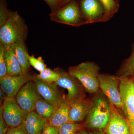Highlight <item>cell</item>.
Segmentation results:
<instances>
[{
  "mask_svg": "<svg viewBox=\"0 0 134 134\" xmlns=\"http://www.w3.org/2000/svg\"><path fill=\"white\" fill-rule=\"evenodd\" d=\"M91 99L92 105L86 117L85 127L92 132H104L111 116V103L101 91Z\"/></svg>",
  "mask_w": 134,
  "mask_h": 134,
  "instance_id": "cell-1",
  "label": "cell"
},
{
  "mask_svg": "<svg viewBox=\"0 0 134 134\" xmlns=\"http://www.w3.org/2000/svg\"><path fill=\"white\" fill-rule=\"evenodd\" d=\"M0 28V43L5 46L12 45L18 41H25L28 29L17 11H9L7 21Z\"/></svg>",
  "mask_w": 134,
  "mask_h": 134,
  "instance_id": "cell-2",
  "label": "cell"
},
{
  "mask_svg": "<svg viewBox=\"0 0 134 134\" xmlns=\"http://www.w3.org/2000/svg\"><path fill=\"white\" fill-rule=\"evenodd\" d=\"M99 70L96 63L86 62L70 67L68 72L79 80L86 92L93 94L98 92L100 89L98 77Z\"/></svg>",
  "mask_w": 134,
  "mask_h": 134,
  "instance_id": "cell-3",
  "label": "cell"
},
{
  "mask_svg": "<svg viewBox=\"0 0 134 134\" xmlns=\"http://www.w3.org/2000/svg\"><path fill=\"white\" fill-rule=\"evenodd\" d=\"M120 78L122 113L129 125L130 133L134 134V80L133 77Z\"/></svg>",
  "mask_w": 134,
  "mask_h": 134,
  "instance_id": "cell-4",
  "label": "cell"
},
{
  "mask_svg": "<svg viewBox=\"0 0 134 134\" xmlns=\"http://www.w3.org/2000/svg\"><path fill=\"white\" fill-rule=\"evenodd\" d=\"M51 20L73 26H79L88 24L82 15L81 10L75 0L65 5L50 15Z\"/></svg>",
  "mask_w": 134,
  "mask_h": 134,
  "instance_id": "cell-5",
  "label": "cell"
},
{
  "mask_svg": "<svg viewBox=\"0 0 134 134\" xmlns=\"http://www.w3.org/2000/svg\"><path fill=\"white\" fill-rule=\"evenodd\" d=\"M99 89L111 104L122 112V98L120 92V79L117 76L106 74L98 75Z\"/></svg>",
  "mask_w": 134,
  "mask_h": 134,
  "instance_id": "cell-6",
  "label": "cell"
},
{
  "mask_svg": "<svg viewBox=\"0 0 134 134\" xmlns=\"http://www.w3.org/2000/svg\"><path fill=\"white\" fill-rule=\"evenodd\" d=\"M0 111L9 127H15L21 125L28 114L20 107L15 97H7L0 108Z\"/></svg>",
  "mask_w": 134,
  "mask_h": 134,
  "instance_id": "cell-7",
  "label": "cell"
},
{
  "mask_svg": "<svg viewBox=\"0 0 134 134\" xmlns=\"http://www.w3.org/2000/svg\"><path fill=\"white\" fill-rule=\"evenodd\" d=\"M59 72L60 77L55 83L57 86L66 89L68 95L65 100L68 103L79 99L85 98V89L82 84L68 72L58 69L55 70Z\"/></svg>",
  "mask_w": 134,
  "mask_h": 134,
  "instance_id": "cell-8",
  "label": "cell"
},
{
  "mask_svg": "<svg viewBox=\"0 0 134 134\" xmlns=\"http://www.w3.org/2000/svg\"><path fill=\"white\" fill-rule=\"evenodd\" d=\"M41 98L32 81L23 86L15 98L20 107L28 113L35 110L36 103Z\"/></svg>",
  "mask_w": 134,
  "mask_h": 134,
  "instance_id": "cell-9",
  "label": "cell"
},
{
  "mask_svg": "<svg viewBox=\"0 0 134 134\" xmlns=\"http://www.w3.org/2000/svg\"><path fill=\"white\" fill-rule=\"evenodd\" d=\"M33 78L28 72L17 76L7 75L0 79L1 89L8 97H15L23 86Z\"/></svg>",
  "mask_w": 134,
  "mask_h": 134,
  "instance_id": "cell-10",
  "label": "cell"
},
{
  "mask_svg": "<svg viewBox=\"0 0 134 134\" xmlns=\"http://www.w3.org/2000/svg\"><path fill=\"white\" fill-rule=\"evenodd\" d=\"M32 81L40 96L48 102L57 107L65 100L55 83L46 82L36 76L33 77Z\"/></svg>",
  "mask_w": 134,
  "mask_h": 134,
  "instance_id": "cell-11",
  "label": "cell"
},
{
  "mask_svg": "<svg viewBox=\"0 0 134 134\" xmlns=\"http://www.w3.org/2000/svg\"><path fill=\"white\" fill-rule=\"evenodd\" d=\"M81 10L88 24L103 22L104 9L99 0H82Z\"/></svg>",
  "mask_w": 134,
  "mask_h": 134,
  "instance_id": "cell-12",
  "label": "cell"
},
{
  "mask_svg": "<svg viewBox=\"0 0 134 134\" xmlns=\"http://www.w3.org/2000/svg\"><path fill=\"white\" fill-rule=\"evenodd\" d=\"M111 114L105 130V134H131L130 128L125 117L111 103Z\"/></svg>",
  "mask_w": 134,
  "mask_h": 134,
  "instance_id": "cell-13",
  "label": "cell"
},
{
  "mask_svg": "<svg viewBox=\"0 0 134 134\" xmlns=\"http://www.w3.org/2000/svg\"><path fill=\"white\" fill-rule=\"evenodd\" d=\"M69 122L79 123L87 117L92 105L91 99H79L68 103Z\"/></svg>",
  "mask_w": 134,
  "mask_h": 134,
  "instance_id": "cell-14",
  "label": "cell"
},
{
  "mask_svg": "<svg viewBox=\"0 0 134 134\" xmlns=\"http://www.w3.org/2000/svg\"><path fill=\"white\" fill-rule=\"evenodd\" d=\"M48 121L34 111L28 114L24 125L28 134H41Z\"/></svg>",
  "mask_w": 134,
  "mask_h": 134,
  "instance_id": "cell-15",
  "label": "cell"
},
{
  "mask_svg": "<svg viewBox=\"0 0 134 134\" xmlns=\"http://www.w3.org/2000/svg\"><path fill=\"white\" fill-rule=\"evenodd\" d=\"M68 103L64 100L57 107L52 117L48 120V124L50 126L59 127L62 125L69 122Z\"/></svg>",
  "mask_w": 134,
  "mask_h": 134,
  "instance_id": "cell-16",
  "label": "cell"
},
{
  "mask_svg": "<svg viewBox=\"0 0 134 134\" xmlns=\"http://www.w3.org/2000/svg\"><path fill=\"white\" fill-rule=\"evenodd\" d=\"M5 47V58L7 63L8 75L17 76L23 73L21 68L18 60L12 46Z\"/></svg>",
  "mask_w": 134,
  "mask_h": 134,
  "instance_id": "cell-17",
  "label": "cell"
},
{
  "mask_svg": "<svg viewBox=\"0 0 134 134\" xmlns=\"http://www.w3.org/2000/svg\"><path fill=\"white\" fill-rule=\"evenodd\" d=\"M21 68L23 73L28 72L30 65L28 59L29 53L27 52L25 41H20L11 45Z\"/></svg>",
  "mask_w": 134,
  "mask_h": 134,
  "instance_id": "cell-18",
  "label": "cell"
},
{
  "mask_svg": "<svg viewBox=\"0 0 134 134\" xmlns=\"http://www.w3.org/2000/svg\"><path fill=\"white\" fill-rule=\"evenodd\" d=\"M56 107L53 104L41 98L36 103L35 110L38 115L48 121Z\"/></svg>",
  "mask_w": 134,
  "mask_h": 134,
  "instance_id": "cell-19",
  "label": "cell"
},
{
  "mask_svg": "<svg viewBox=\"0 0 134 134\" xmlns=\"http://www.w3.org/2000/svg\"><path fill=\"white\" fill-rule=\"evenodd\" d=\"M116 76L120 77L134 76V44L131 54L122 63Z\"/></svg>",
  "mask_w": 134,
  "mask_h": 134,
  "instance_id": "cell-20",
  "label": "cell"
},
{
  "mask_svg": "<svg viewBox=\"0 0 134 134\" xmlns=\"http://www.w3.org/2000/svg\"><path fill=\"white\" fill-rule=\"evenodd\" d=\"M104 9L103 22L109 21L118 11L119 4L115 0H99Z\"/></svg>",
  "mask_w": 134,
  "mask_h": 134,
  "instance_id": "cell-21",
  "label": "cell"
},
{
  "mask_svg": "<svg viewBox=\"0 0 134 134\" xmlns=\"http://www.w3.org/2000/svg\"><path fill=\"white\" fill-rule=\"evenodd\" d=\"M85 127V124L68 122L58 127V134H77Z\"/></svg>",
  "mask_w": 134,
  "mask_h": 134,
  "instance_id": "cell-22",
  "label": "cell"
},
{
  "mask_svg": "<svg viewBox=\"0 0 134 134\" xmlns=\"http://www.w3.org/2000/svg\"><path fill=\"white\" fill-rule=\"evenodd\" d=\"M37 78L49 83H55L60 77L59 72L56 70H53L46 68L36 76Z\"/></svg>",
  "mask_w": 134,
  "mask_h": 134,
  "instance_id": "cell-23",
  "label": "cell"
},
{
  "mask_svg": "<svg viewBox=\"0 0 134 134\" xmlns=\"http://www.w3.org/2000/svg\"><path fill=\"white\" fill-rule=\"evenodd\" d=\"M28 59L30 65L39 72H41L47 68L42 57L36 58L34 55H28Z\"/></svg>",
  "mask_w": 134,
  "mask_h": 134,
  "instance_id": "cell-24",
  "label": "cell"
},
{
  "mask_svg": "<svg viewBox=\"0 0 134 134\" xmlns=\"http://www.w3.org/2000/svg\"><path fill=\"white\" fill-rule=\"evenodd\" d=\"M5 53V46L0 43V79L8 75Z\"/></svg>",
  "mask_w": 134,
  "mask_h": 134,
  "instance_id": "cell-25",
  "label": "cell"
},
{
  "mask_svg": "<svg viewBox=\"0 0 134 134\" xmlns=\"http://www.w3.org/2000/svg\"><path fill=\"white\" fill-rule=\"evenodd\" d=\"M9 14V11L6 0H0V27L7 21Z\"/></svg>",
  "mask_w": 134,
  "mask_h": 134,
  "instance_id": "cell-26",
  "label": "cell"
},
{
  "mask_svg": "<svg viewBox=\"0 0 134 134\" xmlns=\"http://www.w3.org/2000/svg\"><path fill=\"white\" fill-rule=\"evenodd\" d=\"M6 134H28L25 130L24 122L15 127H10Z\"/></svg>",
  "mask_w": 134,
  "mask_h": 134,
  "instance_id": "cell-27",
  "label": "cell"
},
{
  "mask_svg": "<svg viewBox=\"0 0 134 134\" xmlns=\"http://www.w3.org/2000/svg\"><path fill=\"white\" fill-rule=\"evenodd\" d=\"M8 127L3 119L2 113L0 111V134H7L9 129Z\"/></svg>",
  "mask_w": 134,
  "mask_h": 134,
  "instance_id": "cell-28",
  "label": "cell"
},
{
  "mask_svg": "<svg viewBox=\"0 0 134 134\" xmlns=\"http://www.w3.org/2000/svg\"><path fill=\"white\" fill-rule=\"evenodd\" d=\"M41 134H58V128L47 124Z\"/></svg>",
  "mask_w": 134,
  "mask_h": 134,
  "instance_id": "cell-29",
  "label": "cell"
},
{
  "mask_svg": "<svg viewBox=\"0 0 134 134\" xmlns=\"http://www.w3.org/2000/svg\"><path fill=\"white\" fill-rule=\"evenodd\" d=\"M47 3L52 11H55L60 8L59 2V0H44Z\"/></svg>",
  "mask_w": 134,
  "mask_h": 134,
  "instance_id": "cell-30",
  "label": "cell"
},
{
  "mask_svg": "<svg viewBox=\"0 0 134 134\" xmlns=\"http://www.w3.org/2000/svg\"><path fill=\"white\" fill-rule=\"evenodd\" d=\"M77 134H105L104 132H88L83 129L81 130Z\"/></svg>",
  "mask_w": 134,
  "mask_h": 134,
  "instance_id": "cell-31",
  "label": "cell"
},
{
  "mask_svg": "<svg viewBox=\"0 0 134 134\" xmlns=\"http://www.w3.org/2000/svg\"><path fill=\"white\" fill-rule=\"evenodd\" d=\"M7 97L6 93L3 91L2 90L1 88V90H0V104H1V105L2 103H3L4 99Z\"/></svg>",
  "mask_w": 134,
  "mask_h": 134,
  "instance_id": "cell-32",
  "label": "cell"
},
{
  "mask_svg": "<svg viewBox=\"0 0 134 134\" xmlns=\"http://www.w3.org/2000/svg\"><path fill=\"white\" fill-rule=\"evenodd\" d=\"M74 1V0H63L61 7L66 5V4H68V3H69V2H71V1Z\"/></svg>",
  "mask_w": 134,
  "mask_h": 134,
  "instance_id": "cell-33",
  "label": "cell"
},
{
  "mask_svg": "<svg viewBox=\"0 0 134 134\" xmlns=\"http://www.w3.org/2000/svg\"><path fill=\"white\" fill-rule=\"evenodd\" d=\"M59 2L60 8H61L63 2V0H59Z\"/></svg>",
  "mask_w": 134,
  "mask_h": 134,
  "instance_id": "cell-34",
  "label": "cell"
},
{
  "mask_svg": "<svg viewBox=\"0 0 134 134\" xmlns=\"http://www.w3.org/2000/svg\"><path fill=\"white\" fill-rule=\"evenodd\" d=\"M117 2L119 3V0H115Z\"/></svg>",
  "mask_w": 134,
  "mask_h": 134,
  "instance_id": "cell-35",
  "label": "cell"
},
{
  "mask_svg": "<svg viewBox=\"0 0 134 134\" xmlns=\"http://www.w3.org/2000/svg\"><path fill=\"white\" fill-rule=\"evenodd\" d=\"M133 79H134V76H133Z\"/></svg>",
  "mask_w": 134,
  "mask_h": 134,
  "instance_id": "cell-36",
  "label": "cell"
}]
</instances>
